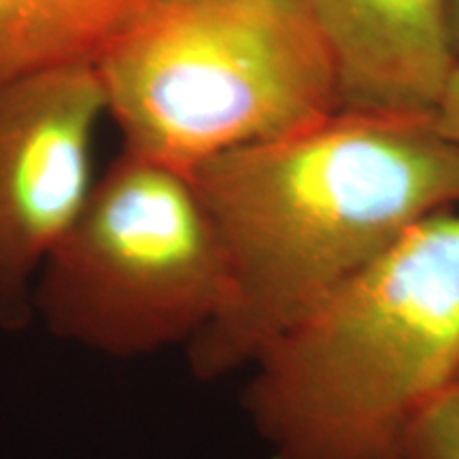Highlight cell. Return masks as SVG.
<instances>
[{
  "label": "cell",
  "instance_id": "obj_10",
  "mask_svg": "<svg viewBox=\"0 0 459 459\" xmlns=\"http://www.w3.org/2000/svg\"><path fill=\"white\" fill-rule=\"evenodd\" d=\"M449 3V24H451V39L455 54L459 56V0H446Z\"/></svg>",
  "mask_w": 459,
  "mask_h": 459
},
{
  "label": "cell",
  "instance_id": "obj_8",
  "mask_svg": "<svg viewBox=\"0 0 459 459\" xmlns=\"http://www.w3.org/2000/svg\"><path fill=\"white\" fill-rule=\"evenodd\" d=\"M406 459H459V385L423 412L411 432Z\"/></svg>",
  "mask_w": 459,
  "mask_h": 459
},
{
  "label": "cell",
  "instance_id": "obj_5",
  "mask_svg": "<svg viewBox=\"0 0 459 459\" xmlns=\"http://www.w3.org/2000/svg\"><path fill=\"white\" fill-rule=\"evenodd\" d=\"M107 113L96 65L0 82V325L32 315V279L88 203L91 139Z\"/></svg>",
  "mask_w": 459,
  "mask_h": 459
},
{
  "label": "cell",
  "instance_id": "obj_2",
  "mask_svg": "<svg viewBox=\"0 0 459 459\" xmlns=\"http://www.w3.org/2000/svg\"><path fill=\"white\" fill-rule=\"evenodd\" d=\"M251 368L245 406L273 459H406L459 385V206L415 223Z\"/></svg>",
  "mask_w": 459,
  "mask_h": 459
},
{
  "label": "cell",
  "instance_id": "obj_1",
  "mask_svg": "<svg viewBox=\"0 0 459 459\" xmlns=\"http://www.w3.org/2000/svg\"><path fill=\"white\" fill-rule=\"evenodd\" d=\"M189 177L230 271L226 307L189 342L200 378L251 366L415 223L459 206V152L432 117L338 111Z\"/></svg>",
  "mask_w": 459,
  "mask_h": 459
},
{
  "label": "cell",
  "instance_id": "obj_3",
  "mask_svg": "<svg viewBox=\"0 0 459 459\" xmlns=\"http://www.w3.org/2000/svg\"><path fill=\"white\" fill-rule=\"evenodd\" d=\"M94 65L124 152L186 175L341 111L308 0H139Z\"/></svg>",
  "mask_w": 459,
  "mask_h": 459
},
{
  "label": "cell",
  "instance_id": "obj_9",
  "mask_svg": "<svg viewBox=\"0 0 459 459\" xmlns=\"http://www.w3.org/2000/svg\"><path fill=\"white\" fill-rule=\"evenodd\" d=\"M432 122L436 132L459 152V56L446 74L443 91L432 113Z\"/></svg>",
  "mask_w": 459,
  "mask_h": 459
},
{
  "label": "cell",
  "instance_id": "obj_6",
  "mask_svg": "<svg viewBox=\"0 0 459 459\" xmlns=\"http://www.w3.org/2000/svg\"><path fill=\"white\" fill-rule=\"evenodd\" d=\"M341 111L432 117L455 62L446 0H308Z\"/></svg>",
  "mask_w": 459,
  "mask_h": 459
},
{
  "label": "cell",
  "instance_id": "obj_4",
  "mask_svg": "<svg viewBox=\"0 0 459 459\" xmlns=\"http://www.w3.org/2000/svg\"><path fill=\"white\" fill-rule=\"evenodd\" d=\"M32 311L56 336L113 358L189 344L230 294L217 226L186 172L122 152L54 247Z\"/></svg>",
  "mask_w": 459,
  "mask_h": 459
},
{
  "label": "cell",
  "instance_id": "obj_7",
  "mask_svg": "<svg viewBox=\"0 0 459 459\" xmlns=\"http://www.w3.org/2000/svg\"><path fill=\"white\" fill-rule=\"evenodd\" d=\"M139 0H0V82L94 65Z\"/></svg>",
  "mask_w": 459,
  "mask_h": 459
}]
</instances>
